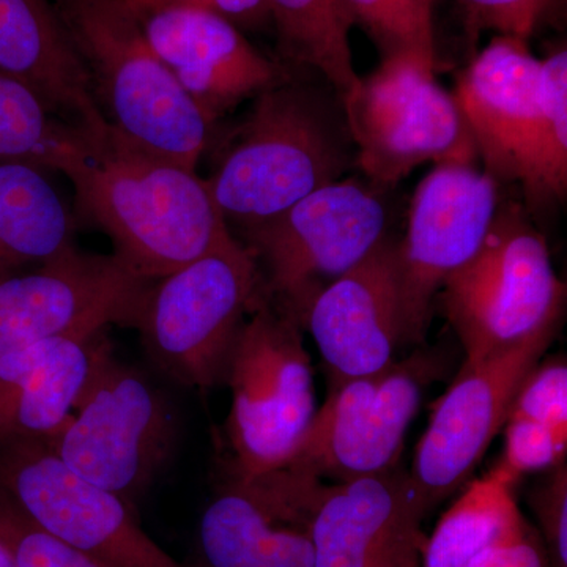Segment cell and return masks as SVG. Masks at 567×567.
I'll list each match as a JSON object with an SVG mask.
<instances>
[{
  "label": "cell",
  "mask_w": 567,
  "mask_h": 567,
  "mask_svg": "<svg viewBox=\"0 0 567 567\" xmlns=\"http://www.w3.org/2000/svg\"><path fill=\"white\" fill-rule=\"evenodd\" d=\"M507 417H522L567 434V364L565 357L543 361L518 386Z\"/></svg>",
  "instance_id": "f1b7e54d"
},
{
  "label": "cell",
  "mask_w": 567,
  "mask_h": 567,
  "mask_svg": "<svg viewBox=\"0 0 567 567\" xmlns=\"http://www.w3.org/2000/svg\"><path fill=\"white\" fill-rule=\"evenodd\" d=\"M517 477L502 465L472 481L440 517L421 548V567H468L524 522L514 486Z\"/></svg>",
  "instance_id": "603a6c76"
},
{
  "label": "cell",
  "mask_w": 567,
  "mask_h": 567,
  "mask_svg": "<svg viewBox=\"0 0 567 567\" xmlns=\"http://www.w3.org/2000/svg\"><path fill=\"white\" fill-rule=\"evenodd\" d=\"M265 295L252 254L230 235L153 282L136 328L164 374L208 391L224 383L235 341Z\"/></svg>",
  "instance_id": "8992f818"
},
{
  "label": "cell",
  "mask_w": 567,
  "mask_h": 567,
  "mask_svg": "<svg viewBox=\"0 0 567 567\" xmlns=\"http://www.w3.org/2000/svg\"><path fill=\"white\" fill-rule=\"evenodd\" d=\"M0 491L104 567H182L141 528L128 502L71 472L44 439L0 442Z\"/></svg>",
  "instance_id": "8fae6325"
},
{
  "label": "cell",
  "mask_w": 567,
  "mask_h": 567,
  "mask_svg": "<svg viewBox=\"0 0 567 567\" xmlns=\"http://www.w3.org/2000/svg\"><path fill=\"white\" fill-rule=\"evenodd\" d=\"M453 95L484 173L520 183L540 115V59L527 40L495 37L457 74Z\"/></svg>",
  "instance_id": "d6986e66"
},
{
  "label": "cell",
  "mask_w": 567,
  "mask_h": 567,
  "mask_svg": "<svg viewBox=\"0 0 567 567\" xmlns=\"http://www.w3.org/2000/svg\"><path fill=\"white\" fill-rule=\"evenodd\" d=\"M468 567H550L543 537L524 518L494 546L477 555Z\"/></svg>",
  "instance_id": "d6a6232c"
},
{
  "label": "cell",
  "mask_w": 567,
  "mask_h": 567,
  "mask_svg": "<svg viewBox=\"0 0 567 567\" xmlns=\"http://www.w3.org/2000/svg\"><path fill=\"white\" fill-rule=\"evenodd\" d=\"M125 2L159 61L212 125L290 78L219 14L171 0Z\"/></svg>",
  "instance_id": "9a60e30c"
},
{
  "label": "cell",
  "mask_w": 567,
  "mask_h": 567,
  "mask_svg": "<svg viewBox=\"0 0 567 567\" xmlns=\"http://www.w3.org/2000/svg\"><path fill=\"white\" fill-rule=\"evenodd\" d=\"M0 73L31 89L69 125L93 137L110 132L51 0H0Z\"/></svg>",
  "instance_id": "ffe728a7"
},
{
  "label": "cell",
  "mask_w": 567,
  "mask_h": 567,
  "mask_svg": "<svg viewBox=\"0 0 567 567\" xmlns=\"http://www.w3.org/2000/svg\"><path fill=\"white\" fill-rule=\"evenodd\" d=\"M102 334L66 336L0 354V442L51 439L62 431Z\"/></svg>",
  "instance_id": "44dd1931"
},
{
  "label": "cell",
  "mask_w": 567,
  "mask_h": 567,
  "mask_svg": "<svg viewBox=\"0 0 567 567\" xmlns=\"http://www.w3.org/2000/svg\"><path fill=\"white\" fill-rule=\"evenodd\" d=\"M427 514L405 470L319 481L309 513L315 567H421Z\"/></svg>",
  "instance_id": "2e32d148"
},
{
  "label": "cell",
  "mask_w": 567,
  "mask_h": 567,
  "mask_svg": "<svg viewBox=\"0 0 567 567\" xmlns=\"http://www.w3.org/2000/svg\"><path fill=\"white\" fill-rule=\"evenodd\" d=\"M472 31H495L498 35L528 40L551 0H461Z\"/></svg>",
  "instance_id": "1f68e13d"
},
{
  "label": "cell",
  "mask_w": 567,
  "mask_h": 567,
  "mask_svg": "<svg viewBox=\"0 0 567 567\" xmlns=\"http://www.w3.org/2000/svg\"><path fill=\"white\" fill-rule=\"evenodd\" d=\"M398 241L385 237L360 264L322 290L301 319L315 339L328 382L375 374L405 346L398 281Z\"/></svg>",
  "instance_id": "e0dca14e"
},
{
  "label": "cell",
  "mask_w": 567,
  "mask_h": 567,
  "mask_svg": "<svg viewBox=\"0 0 567 567\" xmlns=\"http://www.w3.org/2000/svg\"><path fill=\"white\" fill-rule=\"evenodd\" d=\"M301 331L264 295L237 336L224 375L233 393L226 425L230 475L282 470L315 420V375Z\"/></svg>",
  "instance_id": "5b68a950"
},
{
  "label": "cell",
  "mask_w": 567,
  "mask_h": 567,
  "mask_svg": "<svg viewBox=\"0 0 567 567\" xmlns=\"http://www.w3.org/2000/svg\"><path fill=\"white\" fill-rule=\"evenodd\" d=\"M104 118L126 140L196 169L212 123L152 50L125 0H51Z\"/></svg>",
  "instance_id": "3957f363"
},
{
  "label": "cell",
  "mask_w": 567,
  "mask_h": 567,
  "mask_svg": "<svg viewBox=\"0 0 567 567\" xmlns=\"http://www.w3.org/2000/svg\"><path fill=\"white\" fill-rule=\"evenodd\" d=\"M532 210L565 203L567 193V51L540 61L539 125L520 181Z\"/></svg>",
  "instance_id": "484cf974"
},
{
  "label": "cell",
  "mask_w": 567,
  "mask_h": 567,
  "mask_svg": "<svg viewBox=\"0 0 567 567\" xmlns=\"http://www.w3.org/2000/svg\"><path fill=\"white\" fill-rule=\"evenodd\" d=\"M353 24L371 35L383 59L410 58L436 66L435 0H342Z\"/></svg>",
  "instance_id": "4316f807"
},
{
  "label": "cell",
  "mask_w": 567,
  "mask_h": 567,
  "mask_svg": "<svg viewBox=\"0 0 567 567\" xmlns=\"http://www.w3.org/2000/svg\"><path fill=\"white\" fill-rule=\"evenodd\" d=\"M0 529L20 567H104L44 532L0 491Z\"/></svg>",
  "instance_id": "83f0119b"
},
{
  "label": "cell",
  "mask_w": 567,
  "mask_h": 567,
  "mask_svg": "<svg viewBox=\"0 0 567 567\" xmlns=\"http://www.w3.org/2000/svg\"><path fill=\"white\" fill-rule=\"evenodd\" d=\"M382 189L341 178L309 194L270 221L246 230V248L264 292L297 320L312 300L386 237Z\"/></svg>",
  "instance_id": "ba28073f"
},
{
  "label": "cell",
  "mask_w": 567,
  "mask_h": 567,
  "mask_svg": "<svg viewBox=\"0 0 567 567\" xmlns=\"http://www.w3.org/2000/svg\"><path fill=\"white\" fill-rule=\"evenodd\" d=\"M354 163L377 189L404 181L425 163H472L477 153L453 92L435 66L415 59H383L342 102Z\"/></svg>",
  "instance_id": "9c48e42d"
},
{
  "label": "cell",
  "mask_w": 567,
  "mask_h": 567,
  "mask_svg": "<svg viewBox=\"0 0 567 567\" xmlns=\"http://www.w3.org/2000/svg\"><path fill=\"white\" fill-rule=\"evenodd\" d=\"M152 279L115 254L71 246L29 274L0 281V354L66 336L136 328Z\"/></svg>",
  "instance_id": "7c38bea8"
},
{
  "label": "cell",
  "mask_w": 567,
  "mask_h": 567,
  "mask_svg": "<svg viewBox=\"0 0 567 567\" xmlns=\"http://www.w3.org/2000/svg\"><path fill=\"white\" fill-rule=\"evenodd\" d=\"M503 468L517 480L527 473L546 472L566 464L567 434L522 417H507Z\"/></svg>",
  "instance_id": "f546056e"
},
{
  "label": "cell",
  "mask_w": 567,
  "mask_h": 567,
  "mask_svg": "<svg viewBox=\"0 0 567 567\" xmlns=\"http://www.w3.org/2000/svg\"><path fill=\"white\" fill-rule=\"evenodd\" d=\"M436 297L464 347L465 363H477L559 330L566 284L555 274L546 237L524 205L502 200L480 251L443 282Z\"/></svg>",
  "instance_id": "277c9868"
},
{
  "label": "cell",
  "mask_w": 567,
  "mask_h": 567,
  "mask_svg": "<svg viewBox=\"0 0 567 567\" xmlns=\"http://www.w3.org/2000/svg\"><path fill=\"white\" fill-rule=\"evenodd\" d=\"M0 567H20L17 557H14L13 548H11L2 529H0Z\"/></svg>",
  "instance_id": "e575fe53"
},
{
  "label": "cell",
  "mask_w": 567,
  "mask_h": 567,
  "mask_svg": "<svg viewBox=\"0 0 567 567\" xmlns=\"http://www.w3.org/2000/svg\"><path fill=\"white\" fill-rule=\"evenodd\" d=\"M73 218L44 171L0 163V281L73 245Z\"/></svg>",
  "instance_id": "7402d4cb"
},
{
  "label": "cell",
  "mask_w": 567,
  "mask_h": 567,
  "mask_svg": "<svg viewBox=\"0 0 567 567\" xmlns=\"http://www.w3.org/2000/svg\"><path fill=\"white\" fill-rule=\"evenodd\" d=\"M499 203V183L472 163L435 164L417 183L395 245L405 346L424 341L436 295L480 251Z\"/></svg>",
  "instance_id": "4fadbf2b"
},
{
  "label": "cell",
  "mask_w": 567,
  "mask_h": 567,
  "mask_svg": "<svg viewBox=\"0 0 567 567\" xmlns=\"http://www.w3.org/2000/svg\"><path fill=\"white\" fill-rule=\"evenodd\" d=\"M442 357L415 352L375 374L330 382L289 465L333 483L395 468L425 391L442 375Z\"/></svg>",
  "instance_id": "30bf717a"
},
{
  "label": "cell",
  "mask_w": 567,
  "mask_h": 567,
  "mask_svg": "<svg viewBox=\"0 0 567 567\" xmlns=\"http://www.w3.org/2000/svg\"><path fill=\"white\" fill-rule=\"evenodd\" d=\"M91 134L61 121L24 84L0 73V163L63 173Z\"/></svg>",
  "instance_id": "d4e9b609"
},
{
  "label": "cell",
  "mask_w": 567,
  "mask_h": 567,
  "mask_svg": "<svg viewBox=\"0 0 567 567\" xmlns=\"http://www.w3.org/2000/svg\"><path fill=\"white\" fill-rule=\"evenodd\" d=\"M171 2L212 11V13L234 22L235 25L238 22L251 24V22L262 20L265 14H270L265 0H171Z\"/></svg>",
  "instance_id": "836d02e7"
},
{
  "label": "cell",
  "mask_w": 567,
  "mask_h": 567,
  "mask_svg": "<svg viewBox=\"0 0 567 567\" xmlns=\"http://www.w3.org/2000/svg\"><path fill=\"white\" fill-rule=\"evenodd\" d=\"M557 333L544 331L477 363H462L434 405L409 473L427 513L473 475L506 424L518 386Z\"/></svg>",
  "instance_id": "5bb4252c"
},
{
  "label": "cell",
  "mask_w": 567,
  "mask_h": 567,
  "mask_svg": "<svg viewBox=\"0 0 567 567\" xmlns=\"http://www.w3.org/2000/svg\"><path fill=\"white\" fill-rule=\"evenodd\" d=\"M529 506L539 522L540 537L550 567H567V468L551 470L550 476L529 496Z\"/></svg>",
  "instance_id": "4dcf8cb0"
},
{
  "label": "cell",
  "mask_w": 567,
  "mask_h": 567,
  "mask_svg": "<svg viewBox=\"0 0 567 567\" xmlns=\"http://www.w3.org/2000/svg\"><path fill=\"white\" fill-rule=\"evenodd\" d=\"M309 503L286 473L230 475L199 525L204 567H315Z\"/></svg>",
  "instance_id": "ac0fdd59"
},
{
  "label": "cell",
  "mask_w": 567,
  "mask_h": 567,
  "mask_svg": "<svg viewBox=\"0 0 567 567\" xmlns=\"http://www.w3.org/2000/svg\"><path fill=\"white\" fill-rule=\"evenodd\" d=\"M44 440L71 472L132 503L173 456L177 420L162 391L122 363L104 333L73 415Z\"/></svg>",
  "instance_id": "52a82bcc"
},
{
  "label": "cell",
  "mask_w": 567,
  "mask_h": 567,
  "mask_svg": "<svg viewBox=\"0 0 567 567\" xmlns=\"http://www.w3.org/2000/svg\"><path fill=\"white\" fill-rule=\"evenodd\" d=\"M62 174L82 212L111 238L115 256L152 281L233 235L196 169L140 147L112 126L91 136Z\"/></svg>",
  "instance_id": "6da1fadb"
},
{
  "label": "cell",
  "mask_w": 567,
  "mask_h": 567,
  "mask_svg": "<svg viewBox=\"0 0 567 567\" xmlns=\"http://www.w3.org/2000/svg\"><path fill=\"white\" fill-rule=\"evenodd\" d=\"M281 51L297 65L319 71L342 102L357 89L350 28L342 0H265Z\"/></svg>",
  "instance_id": "cb8c5ba5"
},
{
  "label": "cell",
  "mask_w": 567,
  "mask_h": 567,
  "mask_svg": "<svg viewBox=\"0 0 567 567\" xmlns=\"http://www.w3.org/2000/svg\"><path fill=\"white\" fill-rule=\"evenodd\" d=\"M244 123L205 178L227 226L244 233L341 181L357 153L341 96L289 80L252 99Z\"/></svg>",
  "instance_id": "7a4b0ae2"
}]
</instances>
